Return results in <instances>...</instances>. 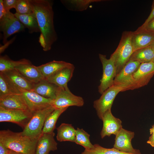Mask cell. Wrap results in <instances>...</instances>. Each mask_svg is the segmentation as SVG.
Masks as SVG:
<instances>
[{
    "label": "cell",
    "mask_w": 154,
    "mask_h": 154,
    "mask_svg": "<svg viewBox=\"0 0 154 154\" xmlns=\"http://www.w3.org/2000/svg\"><path fill=\"white\" fill-rule=\"evenodd\" d=\"M29 1L40 29L39 42L43 50L48 51L57 38L54 25L53 2L50 0Z\"/></svg>",
    "instance_id": "1"
},
{
    "label": "cell",
    "mask_w": 154,
    "mask_h": 154,
    "mask_svg": "<svg viewBox=\"0 0 154 154\" xmlns=\"http://www.w3.org/2000/svg\"><path fill=\"white\" fill-rule=\"evenodd\" d=\"M38 139H33L9 129L0 131V142L8 149L22 154H35Z\"/></svg>",
    "instance_id": "2"
},
{
    "label": "cell",
    "mask_w": 154,
    "mask_h": 154,
    "mask_svg": "<svg viewBox=\"0 0 154 154\" xmlns=\"http://www.w3.org/2000/svg\"><path fill=\"white\" fill-rule=\"evenodd\" d=\"M132 32H123L117 48L110 57L114 62L116 75L121 71L134 52L131 42Z\"/></svg>",
    "instance_id": "3"
},
{
    "label": "cell",
    "mask_w": 154,
    "mask_h": 154,
    "mask_svg": "<svg viewBox=\"0 0 154 154\" xmlns=\"http://www.w3.org/2000/svg\"><path fill=\"white\" fill-rule=\"evenodd\" d=\"M55 109L51 106L33 113L31 118L23 131L20 132L21 134L33 139H38L42 133L46 119Z\"/></svg>",
    "instance_id": "4"
},
{
    "label": "cell",
    "mask_w": 154,
    "mask_h": 154,
    "mask_svg": "<svg viewBox=\"0 0 154 154\" xmlns=\"http://www.w3.org/2000/svg\"><path fill=\"white\" fill-rule=\"evenodd\" d=\"M141 64L138 61L129 60L121 71L116 75L113 84L122 87L124 91L138 88L133 78V74Z\"/></svg>",
    "instance_id": "5"
},
{
    "label": "cell",
    "mask_w": 154,
    "mask_h": 154,
    "mask_svg": "<svg viewBox=\"0 0 154 154\" xmlns=\"http://www.w3.org/2000/svg\"><path fill=\"white\" fill-rule=\"evenodd\" d=\"M123 91V88L113 84L101 94L99 99L94 101L93 106L100 119H102L105 112L111 109L114 100L118 94Z\"/></svg>",
    "instance_id": "6"
},
{
    "label": "cell",
    "mask_w": 154,
    "mask_h": 154,
    "mask_svg": "<svg viewBox=\"0 0 154 154\" xmlns=\"http://www.w3.org/2000/svg\"><path fill=\"white\" fill-rule=\"evenodd\" d=\"M84 104L83 98L74 94L68 87H59L56 98L52 100L51 105L55 109H61L68 108L70 106L81 107Z\"/></svg>",
    "instance_id": "7"
},
{
    "label": "cell",
    "mask_w": 154,
    "mask_h": 154,
    "mask_svg": "<svg viewBox=\"0 0 154 154\" xmlns=\"http://www.w3.org/2000/svg\"><path fill=\"white\" fill-rule=\"evenodd\" d=\"M25 27L10 11H6L0 18V30L3 32V42L4 44L8 38L12 35L24 31Z\"/></svg>",
    "instance_id": "8"
},
{
    "label": "cell",
    "mask_w": 154,
    "mask_h": 154,
    "mask_svg": "<svg viewBox=\"0 0 154 154\" xmlns=\"http://www.w3.org/2000/svg\"><path fill=\"white\" fill-rule=\"evenodd\" d=\"M99 57L102 65L103 74L100 83L98 87V91L102 94L105 90L113 84L116 77V69L114 62L110 58L107 59L105 55L101 54Z\"/></svg>",
    "instance_id": "9"
},
{
    "label": "cell",
    "mask_w": 154,
    "mask_h": 154,
    "mask_svg": "<svg viewBox=\"0 0 154 154\" xmlns=\"http://www.w3.org/2000/svg\"><path fill=\"white\" fill-rule=\"evenodd\" d=\"M33 113L29 110L5 109L0 108V122H8L18 125L23 129L29 121Z\"/></svg>",
    "instance_id": "10"
},
{
    "label": "cell",
    "mask_w": 154,
    "mask_h": 154,
    "mask_svg": "<svg viewBox=\"0 0 154 154\" xmlns=\"http://www.w3.org/2000/svg\"><path fill=\"white\" fill-rule=\"evenodd\" d=\"M134 135V132L122 128L116 135L113 148L125 153L141 154L139 150L134 149L132 145L131 141Z\"/></svg>",
    "instance_id": "11"
},
{
    "label": "cell",
    "mask_w": 154,
    "mask_h": 154,
    "mask_svg": "<svg viewBox=\"0 0 154 154\" xmlns=\"http://www.w3.org/2000/svg\"><path fill=\"white\" fill-rule=\"evenodd\" d=\"M29 110L33 113L51 106L52 100L45 98L31 90L22 92Z\"/></svg>",
    "instance_id": "12"
},
{
    "label": "cell",
    "mask_w": 154,
    "mask_h": 154,
    "mask_svg": "<svg viewBox=\"0 0 154 154\" xmlns=\"http://www.w3.org/2000/svg\"><path fill=\"white\" fill-rule=\"evenodd\" d=\"M102 120L103 122V126L100 132L102 138L112 134L116 135L122 128L121 121L113 115L111 109L105 112Z\"/></svg>",
    "instance_id": "13"
},
{
    "label": "cell",
    "mask_w": 154,
    "mask_h": 154,
    "mask_svg": "<svg viewBox=\"0 0 154 154\" xmlns=\"http://www.w3.org/2000/svg\"><path fill=\"white\" fill-rule=\"evenodd\" d=\"M154 41V33L139 27L132 32L131 42L133 52L150 46Z\"/></svg>",
    "instance_id": "14"
},
{
    "label": "cell",
    "mask_w": 154,
    "mask_h": 154,
    "mask_svg": "<svg viewBox=\"0 0 154 154\" xmlns=\"http://www.w3.org/2000/svg\"><path fill=\"white\" fill-rule=\"evenodd\" d=\"M154 75V62L141 63L133 77L138 88L147 85Z\"/></svg>",
    "instance_id": "15"
},
{
    "label": "cell",
    "mask_w": 154,
    "mask_h": 154,
    "mask_svg": "<svg viewBox=\"0 0 154 154\" xmlns=\"http://www.w3.org/2000/svg\"><path fill=\"white\" fill-rule=\"evenodd\" d=\"M0 108L7 109L29 110L22 93L0 96Z\"/></svg>",
    "instance_id": "16"
},
{
    "label": "cell",
    "mask_w": 154,
    "mask_h": 154,
    "mask_svg": "<svg viewBox=\"0 0 154 154\" xmlns=\"http://www.w3.org/2000/svg\"><path fill=\"white\" fill-rule=\"evenodd\" d=\"M53 132L42 133L38 139L35 154H49L51 151L57 150V143L54 139Z\"/></svg>",
    "instance_id": "17"
},
{
    "label": "cell",
    "mask_w": 154,
    "mask_h": 154,
    "mask_svg": "<svg viewBox=\"0 0 154 154\" xmlns=\"http://www.w3.org/2000/svg\"><path fill=\"white\" fill-rule=\"evenodd\" d=\"M75 68L72 64L60 70L46 79L49 82L61 88H66L68 83L72 76Z\"/></svg>",
    "instance_id": "18"
},
{
    "label": "cell",
    "mask_w": 154,
    "mask_h": 154,
    "mask_svg": "<svg viewBox=\"0 0 154 154\" xmlns=\"http://www.w3.org/2000/svg\"><path fill=\"white\" fill-rule=\"evenodd\" d=\"M3 73L21 93L23 91L32 90L35 84L28 80L15 69Z\"/></svg>",
    "instance_id": "19"
},
{
    "label": "cell",
    "mask_w": 154,
    "mask_h": 154,
    "mask_svg": "<svg viewBox=\"0 0 154 154\" xmlns=\"http://www.w3.org/2000/svg\"><path fill=\"white\" fill-rule=\"evenodd\" d=\"M59 88L55 84L44 79L35 83L31 91L45 98L53 100L56 98Z\"/></svg>",
    "instance_id": "20"
},
{
    "label": "cell",
    "mask_w": 154,
    "mask_h": 154,
    "mask_svg": "<svg viewBox=\"0 0 154 154\" xmlns=\"http://www.w3.org/2000/svg\"><path fill=\"white\" fill-rule=\"evenodd\" d=\"M15 69L28 80L35 83L44 79L37 67L31 63L21 64L16 67Z\"/></svg>",
    "instance_id": "21"
},
{
    "label": "cell",
    "mask_w": 154,
    "mask_h": 154,
    "mask_svg": "<svg viewBox=\"0 0 154 154\" xmlns=\"http://www.w3.org/2000/svg\"><path fill=\"white\" fill-rule=\"evenodd\" d=\"M72 64L63 61L53 60L37 67L44 78L46 79L61 69Z\"/></svg>",
    "instance_id": "22"
},
{
    "label": "cell",
    "mask_w": 154,
    "mask_h": 154,
    "mask_svg": "<svg viewBox=\"0 0 154 154\" xmlns=\"http://www.w3.org/2000/svg\"><path fill=\"white\" fill-rule=\"evenodd\" d=\"M14 15L25 27L28 29L29 33L40 32L37 19L33 12L25 14L15 13Z\"/></svg>",
    "instance_id": "23"
},
{
    "label": "cell",
    "mask_w": 154,
    "mask_h": 154,
    "mask_svg": "<svg viewBox=\"0 0 154 154\" xmlns=\"http://www.w3.org/2000/svg\"><path fill=\"white\" fill-rule=\"evenodd\" d=\"M56 129V137L58 141L74 142L76 129L71 124L62 123Z\"/></svg>",
    "instance_id": "24"
},
{
    "label": "cell",
    "mask_w": 154,
    "mask_h": 154,
    "mask_svg": "<svg viewBox=\"0 0 154 154\" xmlns=\"http://www.w3.org/2000/svg\"><path fill=\"white\" fill-rule=\"evenodd\" d=\"M154 59V51L149 46L133 52L129 60L138 61L142 63L153 61Z\"/></svg>",
    "instance_id": "25"
},
{
    "label": "cell",
    "mask_w": 154,
    "mask_h": 154,
    "mask_svg": "<svg viewBox=\"0 0 154 154\" xmlns=\"http://www.w3.org/2000/svg\"><path fill=\"white\" fill-rule=\"evenodd\" d=\"M101 1L100 0H61V2L69 10L81 11L86 10L91 3Z\"/></svg>",
    "instance_id": "26"
},
{
    "label": "cell",
    "mask_w": 154,
    "mask_h": 154,
    "mask_svg": "<svg viewBox=\"0 0 154 154\" xmlns=\"http://www.w3.org/2000/svg\"><path fill=\"white\" fill-rule=\"evenodd\" d=\"M68 108L55 109L47 117L45 121L42 129V133L54 132L56 128V124L58 119L61 114Z\"/></svg>",
    "instance_id": "27"
},
{
    "label": "cell",
    "mask_w": 154,
    "mask_h": 154,
    "mask_svg": "<svg viewBox=\"0 0 154 154\" xmlns=\"http://www.w3.org/2000/svg\"><path fill=\"white\" fill-rule=\"evenodd\" d=\"M31 63L29 60L23 58L19 60H11L7 55L1 56L0 57V73H3L13 70L21 64Z\"/></svg>",
    "instance_id": "28"
},
{
    "label": "cell",
    "mask_w": 154,
    "mask_h": 154,
    "mask_svg": "<svg viewBox=\"0 0 154 154\" xmlns=\"http://www.w3.org/2000/svg\"><path fill=\"white\" fill-rule=\"evenodd\" d=\"M20 91L3 73H0V96L21 94Z\"/></svg>",
    "instance_id": "29"
},
{
    "label": "cell",
    "mask_w": 154,
    "mask_h": 154,
    "mask_svg": "<svg viewBox=\"0 0 154 154\" xmlns=\"http://www.w3.org/2000/svg\"><path fill=\"white\" fill-rule=\"evenodd\" d=\"M90 135L82 129L77 128L76 129L74 142L76 144L83 146L85 149H88L92 148L94 145L90 142Z\"/></svg>",
    "instance_id": "30"
},
{
    "label": "cell",
    "mask_w": 154,
    "mask_h": 154,
    "mask_svg": "<svg viewBox=\"0 0 154 154\" xmlns=\"http://www.w3.org/2000/svg\"><path fill=\"white\" fill-rule=\"evenodd\" d=\"M81 154H135L121 151L114 148H107L98 144L94 145L93 147L88 149H85Z\"/></svg>",
    "instance_id": "31"
},
{
    "label": "cell",
    "mask_w": 154,
    "mask_h": 154,
    "mask_svg": "<svg viewBox=\"0 0 154 154\" xmlns=\"http://www.w3.org/2000/svg\"><path fill=\"white\" fill-rule=\"evenodd\" d=\"M15 9L16 13L21 14L33 12L29 0H17Z\"/></svg>",
    "instance_id": "32"
},
{
    "label": "cell",
    "mask_w": 154,
    "mask_h": 154,
    "mask_svg": "<svg viewBox=\"0 0 154 154\" xmlns=\"http://www.w3.org/2000/svg\"><path fill=\"white\" fill-rule=\"evenodd\" d=\"M17 0H3V4L6 11H10L12 8L15 9Z\"/></svg>",
    "instance_id": "33"
},
{
    "label": "cell",
    "mask_w": 154,
    "mask_h": 154,
    "mask_svg": "<svg viewBox=\"0 0 154 154\" xmlns=\"http://www.w3.org/2000/svg\"><path fill=\"white\" fill-rule=\"evenodd\" d=\"M141 28H144L154 33V18L143 27H139Z\"/></svg>",
    "instance_id": "34"
},
{
    "label": "cell",
    "mask_w": 154,
    "mask_h": 154,
    "mask_svg": "<svg viewBox=\"0 0 154 154\" xmlns=\"http://www.w3.org/2000/svg\"><path fill=\"white\" fill-rule=\"evenodd\" d=\"M154 18V0L153 1L152 6V9L151 12L147 19L143 24L140 26L141 27H143L145 26L149 21Z\"/></svg>",
    "instance_id": "35"
},
{
    "label": "cell",
    "mask_w": 154,
    "mask_h": 154,
    "mask_svg": "<svg viewBox=\"0 0 154 154\" xmlns=\"http://www.w3.org/2000/svg\"><path fill=\"white\" fill-rule=\"evenodd\" d=\"M15 37H14L11 39L10 40L7 41V42L4 44L2 46L0 47V54L3 52L5 49H6L9 46L10 44H11L13 42L15 39Z\"/></svg>",
    "instance_id": "36"
},
{
    "label": "cell",
    "mask_w": 154,
    "mask_h": 154,
    "mask_svg": "<svg viewBox=\"0 0 154 154\" xmlns=\"http://www.w3.org/2000/svg\"><path fill=\"white\" fill-rule=\"evenodd\" d=\"M10 149L0 142V154H9Z\"/></svg>",
    "instance_id": "37"
},
{
    "label": "cell",
    "mask_w": 154,
    "mask_h": 154,
    "mask_svg": "<svg viewBox=\"0 0 154 154\" xmlns=\"http://www.w3.org/2000/svg\"><path fill=\"white\" fill-rule=\"evenodd\" d=\"M6 13L3 4V0H0V18L3 16Z\"/></svg>",
    "instance_id": "38"
},
{
    "label": "cell",
    "mask_w": 154,
    "mask_h": 154,
    "mask_svg": "<svg viewBox=\"0 0 154 154\" xmlns=\"http://www.w3.org/2000/svg\"><path fill=\"white\" fill-rule=\"evenodd\" d=\"M147 143L152 147H154V133H153L149 137Z\"/></svg>",
    "instance_id": "39"
},
{
    "label": "cell",
    "mask_w": 154,
    "mask_h": 154,
    "mask_svg": "<svg viewBox=\"0 0 154 154\" xmlns=\"http://www.w3.org/2000/svg\"><path fill=\"white\" fill-rule=\"evenodd\" d=\"M150 134L151 135L153 133H154V125L152 126L149 130Z\"/></svg>",
    "instance_id": "40"
},
{
    "label": "cell",
    "mask_w": 154,
    "mask_h": 154,
    "mask_svg": "<svg viewBox=\"0 0 154 154\" xmlns=\"http://www.w3.org/2000/svg\"><path fill=\"white\" fill-rule=\"evenodd\" d=\"M9 154H22L20 153L11 150L10 149Z\"/></svg>",
    "instance_id": "41"
},
{
    "label": "cell",
    "mask_w": 154,
    "mask_h": 154,
    "mask_svg": "<svg viewBox=\"0 0 154 154\" xmlns=\"http://www.w3.org/2000/svg\"><path fill=\"white\" fill-rule=\"evenodd\" d=\"M150 46L153 49L154 51V41L152 42V43L151 44Z\"/></svg>",
    "instance_id": "42"
},
{
    "label": "cell",
    "mask_w": 154,
    "mask_h": 154,
    "mask_svg": "<svg viewBox=\"0 0 154 154\" xmlns=\"http://www.w3.org/2000/svg\"><path fill=\"white\" fill-rule=\"evenodd\" d=\"M153 62H154V59L153 60Z\"/></svg>",
    "instance_id": "43"
}]
</instances>
